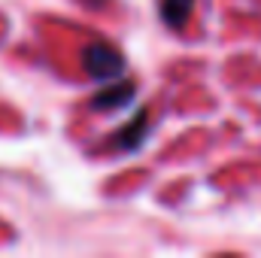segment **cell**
Masks as SVG:
<instances>
[{
	"instance_id": "3",
	"label": "cell",
	"mask_w": 261,
	"mask_h": 258,
	"mask_svg": "<svg viewBox=\"0 0 261 258\" xmlns=\"http://www.w3.org/2000/svg\"><path fill=\"white\" fill-rule=\"evenodd\" d=\"M130 97H134V85H130V82H122V85H113V88L94 94L91 104H94L97 110H116V107H125Z\"/></svg>"
},
{
	"instance_id": "4",
	"label": "cell",
	"mask_w": 261,
	"mask_h": 258,
	"mask_svg": "<svg viewBox=\"0 0 261 258\" xmlns=\"http://www.w3.org/2000/svg\"><path fill=\"white\" fill-rule=\"evenodd\" d=\"M146 125H149V116H146V113H140L128 128L119 134V137H122V146H125V149H137V146L146 140Z\"/></svg>"
},
{
	"instance_id": "1",
	"label": "cell",
	"mask_w": 261,
	"mask_h": 258,
	"mask_svg": "<svg viewBox=\"0 0 261 258\" xmlns=\"http://www.w3.org/2000/svg\"><path fill=\"white\" fill-rule=\"evenodd\" d=\"M82 67L97 82H110V79H119L125 73V58H122V52H116L107 43H91L82 52Z\"/></svg>"
},
{
	"instance_id": "2",
	"label": "cell",
	"mask_w": 261,
	"mask_h": 258,
	"mask_svg": "<svg viewBox=\"0 0 261 258\" xmlns=\"http://www.w3.org/2000/svg\"><path fill=\"white\" fill-rule=\"evenodd\" d=\"M161 18H164V24L167 28H173V31H179L186 21H189V15H192V9H195V0H161Z\"/></svg>"
}]
</instances>
